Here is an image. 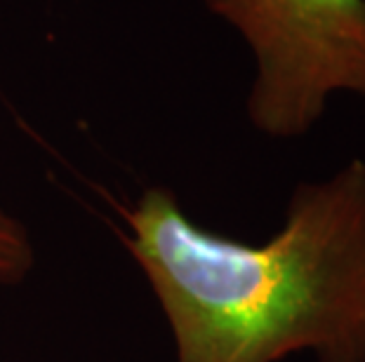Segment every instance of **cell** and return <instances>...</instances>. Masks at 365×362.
Returning a JSON list of instances; mask_svg holds the SVG:
<instances>
[{"label": "cell", "instance_id": "obj_3", "mask_svg": "<svg viewBox=\"0 0 365 362\" xmlns=\"http://www.w3.org/2000/svg\"><path fill=\"white\" fill-rule=\"evenodd\" d=\"M36 266V247L19 217L0 205V287H17Z\"/></svg>", "mask_w": 365, "mask_h": 362}, {"label": "cell", "instance_id": "obj_2", "mask_svg": "<svg viewBox=\"0 0 365 362\" xmlns=\"http://www.w3.org/2000/svg\"><path fill=\"white\" fill-rule=\"evenodd\" d=\"M255 61L245 113L269 139H297L330 99H365V0H203Z\"/></svg>", "mask_w": 365, "mask_h": 362}, {"label": "cell", "instance_id": "obj_1", "mask_svg": "<svg viewBox=\"0 0 365 362\" xmlns=\"http://www.w3.org/2000/svg\"><path fill=\"white\" fill-rule=\"evenodd\" d=\"M125 247L149 282L175 362H365V160L299 183L262 245L198 226L170 188L142 191Z\"/></svg>", "mask_w": 365, "mask_h": 362}]
</instances>
